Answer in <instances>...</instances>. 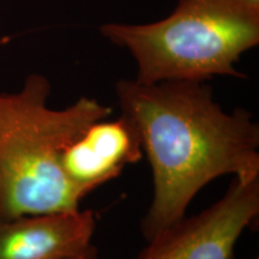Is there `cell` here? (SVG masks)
<instances>
[{"instance_id":"5","label":"cell","mask_w":259,"mask_h":259,"mask_svg":"<svg viewBox=\"0 0 259 259\" xmlns=\"http://www.w3.org/2000/svg\"><path fill=\"white\" fill-rule=\"evenodd\" d=\"M137 128L127 116L102 119L65 147L60 167L64 177L85 193L120 177L128 164L143 157Z\"/></svg>"},{"instance_id":"9","label":"cell","mask_w":259,"mask_h":259,"mask_svg":"<svg viewBox=\"0 0 259 259\" xmlns=\"http://www.w3.org/2000/svg\"><path fill=\"white\" fill-rule=\"evenodd\" d=\"M254 259H259V258H258V257H255V258H254Z\"/></svg>"},{"instance_id":"8","label":"cell","mask_w":259,"mask_h":259,"mask_svg":"<svg viewBox=\"0 0 259 259\" xmlns=\"http://www.w3.org/2000/svg\"><path fill=\"white\" fill-rule=\"evenodd\" d=\"M252 3H255V4H259V0H250Z\"/></svg>"},{"instance_id":"6","label":"cell","mask_w":259,"mask_h":259,"mask_svg":"<svg viewBox=\"0 0 259 259\" xmlns=\"http://www.w3.org/2000/svg\"><path fill=\"white\" fill-rule=\"evenodd\" d=\"M93 210L0 220V259H69L93 245Z\"/></svg>"},{"instance_id":"3","label":"cell","mask_w":259,"mask_h":259,"mask_svg":"<svg viewBox=\"0 0 259 259\" xmlns=\"http://www.w3.org/2000/svg\"><path fill=\"white\" fill-rule=\"evenodd\" d=\"M100 31L131 53L138 83L205 82L215 76L246 78L235 64L259 44V4L250 0H178L174 11L161 21L108 23Z\"/></svg>"},{"instance_id":"4","label":"cell","mask_w":259,"mask_h":259,"mask_svg":"<svg viewBox=\"0 0 259 259\" xmlns=\"http://www.w3.org/2000/svg\"><path fill=\"white\" fill-rule=\"evenodd\" d=\"M259 213V179L233 178L218 202L147 241L135 259H235V247Z\"/></svg>"},{"instance_id":"2","label":"cell","mask_w":259,"mask_h":259,"mask_svg":"<svg viewBox=\"0 0 259 259\" xmlns=\"http://www.w3.org/2000/svg\"><path fill=\"white\" fill-rule=\"evenodd\" d=\"M52 85L32 73L16 93H0V220L76 211L88 193L60 167L61 153L112 107L80 96L63 109L48 106Z\"/></svg>"},{"instance_id":"1","label":"cell","mask_w":259,"mask_h":259,"mask_svg":"<svg viewBox=\"0 0 259 259\" xmlns=\"http://www.w3.org/2000/svg\"><path fill=\"white\" fill-rule=\"evenodd\" d=\"M115 94L153 171V200L141 222L147 241L186 216L212 180L259 179V125L244 108L226 112L205 82L120 79Z\"/></svg>"},{"instance_id":"7","label":"cell","mask_w":259,"mask_h":259,"mask_svg":"<svg viewBox=\"0 0 259 259\" xmlns=\"http://www.w3.org/2000/svg\"><path fill=\"white\" fill-rule=\"evenodd\" d=\"M69 259H99V251H97V248L93 244L89 248L83 251L82 253L73 255V257Z\"/></svg>"}]
</instances>
